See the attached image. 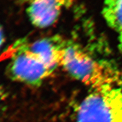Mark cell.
Instances as JSON below:
<instances>
[{
  "mask_svg": "<svg viewBox=\"0 0 122 122\" xmlns=\"http://www.w3.org/2000/svg\"><path fill=\"white\" fill-rule=\"evenodd\" d=\"M75 122H122V88L118 82L92 88L76 107Z\"/></svg>",
  "mask_w": 122,
  "mask_h": 122,
  "instance_id": "obj_1",
  "label": "cell"
},
{
  "mask_svg": "<svg viewBox=\"0 0 122 122\" xmlns=\"http://www.w3.org/2000/svg\"><path fill=\"white\" fill-rule=\"evenodd\" d=\"M61 66L73 77L92 88L118 82L107 63L93 58L74 42L66 43Z\"/></svg>",
  "mask_w": 122,
  "mask_h": 122,
  "instance_id": "obj_2",
  "label": "cell"
},
{
  "mask_svg": "<svg viewBox=\"0 0 122 122\" xmlns=\"http://www.w3.org/2000/svg\"><path fill=\"white\" fill-rule=\"evenodd\" d=\"M7 68V74L12 80L36 86L40 85L54 71L21 42L15 44Z\"/></svg>",
  "mask_w": 122,
  "mask_h": 122,
  "instance_id": "obj_3",
  "label": "cell"
},
{
  "mask_svg": "<svg viewBox=\"0 0 122 122\" xmlns=\"http://www.w3.org/2000/svg\"><path fill=\"white\" fill-rule=\"evenodd\" d=\"M27 13L35 26L46 28L58 19L62 10L68 7L72 0H25Z\"/></svg>",
  "mask_w": 122,
  "mask_h": 122,
  "instance_id": "obj_4",
  "label": "cell"
},
{
  "mask_svg": "<svg viewBox=\"0 0 122 122\" xmlns=\"http://www.w3.org/2000/svg\"><path fill=\"white\" fill-rule=\"evenodd\" d=\"M27 49L38 56L51 70L61 66L66 42L58 36L38 40L32 43L21 42Z\"/></svg>",
  "mask_w": 122,
  "mask_h": 122,
  "instance_id": "obj_5",
  "label": "cell"
},
{
  "mask_svg": "<svg viewBox=\"0 0 122 122\" xmlns=\"http://www.w3.org/2000/svg\"><path fill=\"white\" fill-rule=\"evenodd\" d=\"M102 15L117 34L119 49L122 53V0H104Z\"/></svg>",
  "mask_w": 122,
  "mask_h": 122,
  "instance_id": "obj_6",
  "label": "cell"
},
{
  "mask_svg": "<svg viewBox=\"0 0 122 122\" xmlns=\"http://www.w3.org/2000/svg\"><path fill=\"white\" fill-rule=\"evenodd\" d=\"M4 42V35L3 32V30L2 28L0 27V47L2 46V45Z\"/></svg>",
  "mask_w": 122,
  "mask_h": 122,
  "instance_id": "obj_7",
  "label": "cell"
},
{
  "mask_svg": "<svg viewBox=\"0 0 122 122\" xmlns=\"http://www.w3.org/2000/svg\"><path fill=\"white\" fill-rule=\"evenodd\" d=\"M2 95H3L2 91V90L1 89V88H0V101H1V99H2Z\"/></svg>",
  "mask_w": 122,
  "mask_h": 122,
  "instance_id": "obj_8",
  "label": "cell"
}]
</instances>
